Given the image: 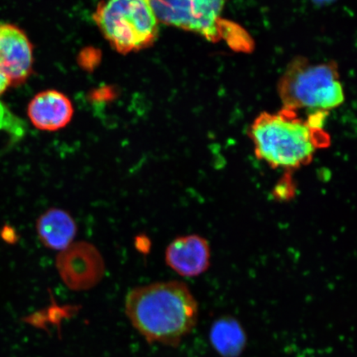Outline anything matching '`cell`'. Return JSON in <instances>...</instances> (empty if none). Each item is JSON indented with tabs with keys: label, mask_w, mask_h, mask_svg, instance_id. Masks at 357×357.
<instances>
[{
	"label": "cell",
	"mask_w": 357,
	"mask_h": 357,
	"mask_svg": "<svg viewBox=\"0 0 357 357\" xmlns=\"http://www.w3.org/2000/svg\"><path fill=\"white\" fill-rule=\"evenodd\" d=\"M125 312L147 342L176 347L197 324L199 309L188 287L172 280L132 289Z\"/></svg>",
	"instance_id": "1"
},
{
	"label": "cell",
	"mask_w": 357,
	"mask_h": 357,
	"mask_svg": "<svg viewBox=\"0 0 357 357\" xmlns=\"http://www.w3.org/2000/svg\"><path fill=\"white\" fill-rule=\"evenodd\" d=\"M327 116V112H319L303 119L297 111L285 108L261 113L248 131L257 158L272 168L307 166L317 151L330 145L329 134L324 128Z\"/></svg>",
	"instance_id": "2"
},
{
	"label": "cell",
	"mask_w": 357,
	"mask_h": 357,
	"mask_svg": "<svg viewBox=\"0 0 357 357\" xmlns=\"http://www.w3.org/2000/svg\"><path fill=\"white\" fill-rule=\"evenodd\" d=\"M278 93L283 108L297 112L328 113L345 100L337 65L312 63L305 57L290 62L278 83Z\"/></svg>",
	"instance_id": "3"
},
{
	"label": "cell",
	"mask_w": 357,
	"mask_h": 357,
	"mask_svg": "<svg viewBox=\"0 0 357 357\" xmlns=\"http://www.w3.org/2000/svg\"><path fill=\"white\" fill-rule=\"evenodd\" d=\"M93 19L111 46L122 54L153 46L158 24L146 0H101Z\"/></svg>",
	"instance_id": "4"
},
{
	"label": "cell",
	"mask_w": 357,
	"mask_h": 357,
	"mask_svg": "<svg viewBox=\"0 0 357 357\" xmlns=\"http://www.w3.org/2000/svg\"><path fill=\"white\" fill-rule=\"evenodd\" d=\"M56 267L64 284L74 291H84L96 287L104 278V258L95 245L77 242L59 252Z\"/></svg>",
	"instance_id": "5"
},
{
	"label": "cell",
	"mask_w": 357,
	"mask_h": 357,
	"mask_svg": "<svg viewBox=\"0 0 357 357\" xmlns=\"http://www.w3.org/2000/svg\"><path fill=\"white\" fill-rule=\"evenodd\" d=\"M33 46L17 26L0 24V73L11 84L24 83L32 73Z\"/></svg>",
	"instance_id": "6"
},
{
	"label": "cell",
	"mask_w": 357,
	"mask_h": 357,
	"mask_svg": "<svg viewBox=\"0 0 357 357\" xmlns=\"http://www.w3.org/2000/svg\"><path fill=\"white\" fill-rule=\"evenodd\" d=\"M211 248L206 239L199 235L180 236L166 250V262L172 270L185 278H196L211 266Z\"/></svg>",
	"instance_id": "7"
},
{
	"label": "cell",
	"mask_w": 357,
	"mask_h": 357,
	"mask_svg": "<svg viewBox=\"0 0 357 357\" xmlns=\"http://www.w3.org/2000/svg\"><path fill=\"white\" fill-rule=\"evenodd\" d=\"M73 105L64 93L46 91L38 93L28 107V115L33 126L39 130L54 132L70 122Z\"/></svg>",
	"instance_id": "8"
},
{
	"label": "cell",
	"mask_w": 357,
	"mask_h": 357,
	"mask_svg": "<svg viewBox=\"0 0 357 357\" xmlns=\"http://www.w3.org/2000/svg\"><path fill=\"white\" fill-rule=\"evenodd\" d=\"M40 242L47 248L61 252L68 248L77 234L74 218L63 209L52 208L38 218L36 225Z\"/></svg>",
	"instance_id": "9"
},
{
	"label": "cell",
	"mask_w": 357,
	"mask_h": 357,
	"mask_svg": "<svg viewBox=\"0 0 357 357\" xmlns=\"http://www.w3.org/2000/svg\"><path fill=\"white\" fill-rule=\"evenodd\" d=\"M227 0H190L192 17L195 24V32L202 35L209 41H220L225 38V33L236 26H227V22L221 19Z\"/></svg>",
	"instance_id": "10"
},
{
	"label": "cell",
	"mask_w": 357,
	"mask_h": 357,
	"mask_svg": "<svg viewBox=\"0 0 357 357\" xmlns=\"http://www.w3.org/2000/svg\"><path fill=\"white\" fill-rule=\"evenodd\" d=\"M209 338L214 350L222 357H238L247 344L242 325L231 317H222L212 325Z\"/></svg>",
	"instance_id": "11"
},
{
	"label": "cell",
	"mask_w": 357,
	"mask_h": 357,
	"mask_svg": "<svg viewBox=\"0 0 357 357\" xmlns=\"http://www.w3.org/2000/svg\"><path fill=\"white\" fill-rule=\"evenodd\" d=\"M158 22L195 32L190 0H146Z\"/></svg>",
	"instance_id": "12"
},
{
	"label": "cell",
	"mask_w": 357,
	"mask_h": 357,
	"mask_svg": "<svg viewBox=\"0 0 357 357\" xmlns=\"http://www.w3.org/2000/svg\"><path fill=\"white\" fill-rule=\"evenodd\" d=\"M1 131L7 132L13 140H19L25 135L26 124L7 105L0 101V132Z\"/></svg>",
	"instance_id": "13"
},
{
	"label": "cell",
	"mask_w": 357,
	"mask_h": 357,
	"mask_svg": "<svg viewBox=\"0 0 357 357\" xmlns=\"http://www.w3.org/2000/svg\"><path fill=\"white\" fill-rule=\"evenodd\" d=\"M11 86L10 80L0 73V96H2L6 89Z\"/></svg>",
	"instance_id": "14"
},
{
	"label": "cell",
	"mask_w": 357,
	"mask_h": 357,
	"mask_svg": "<svg viewBox=\"0 0 357 357\" xmlns=\"http://www.w3.org/2000/svg\"><path fill=\"white\" fill-rule=\"evenodd\" d=\"M312 1L318 4H325L331 3L334 1V0H312Z\"/></svg>",
	"instance_id": "15"
}]
</instances>
